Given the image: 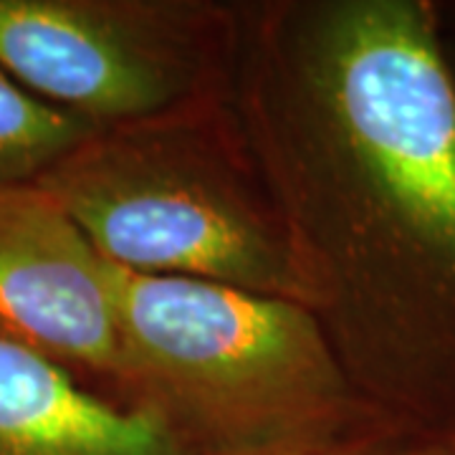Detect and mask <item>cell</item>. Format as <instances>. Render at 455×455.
<instances>
[{
  "mask_svg": "<svg viewBox=\"0 0 455 455\" xmlns=\"http://www.w3.org/2000/svg\"><path fill=\"white\" fill-rule=\"evenodd\" d=\"M233 101L355 387L407 435L455 430V71L438 0H243Z\"/></svg>",
  "mask_w": 455,
  "mask_h": 455,
  "instance_id": "1",
  "label": "cell"
},
{
  "mask_svg": "<svg viewBox=\"0 0 455 455\" xmlns=\"http://www.w3.org/2000/svg\"><path fill=\"white\" fill-rule=\"evenodd\" d=\"M116 301V403L188 455H324L405 433L355 387L304 304L119 268Z\"/></svg>",
  "mask_w": 455,
  "mask_h": 455,
  "instance_id": "2",
  "label": "cell"
},
{
  "mask_svg": "<svg viewBox=\"0 0 455 455\" xmlns=\"http://www.w3.org/2000/svg\"><path fill=\"white\" fill-rule=\"evenodd\" d=\"M38 185L119 271L307 307L289 230L233 97L94 130Z\"/></svg>",
  "mask_w": 455,
  "mask_h": 455,
  "instance_id": "3",
  "label": "cell"
},
{
  "mask_svg": "<svg viewBox=\"0 0 455 455\" xmlns=\"http://www.w3.org/2000/svg\"><path fill=\"white\" fill-rule=\"evenodd\" d=\"M243 0H0V71L92 124L233 97Z\"/></svg>",
  "mask_w": 455,
  "mask_h": 455,
  "instance_id": "4",
  "label": "cell"
},
{
  "mask_svg": "<svg viewBox=\"0 0 455 455\" xmlns=\"http://www.w3.org/2000/svg\"><path fill=\"white\" fill-rule=\"evenodd\" d=\"M0 339L116 403V268L38 182L0 185Z\"/></svg>",
  "mask_w": 455,
  "mask_h": 455,
  "instance_id": "5",
  "label": "cell"
},
{
  "mask_svg": "<svg viewBox=\"0 0 455 455\" xmlns=\"http://www.w3.org/2000/svg\"><path fill=\"white\" fill-rule=\"evenodd\" d=\"M0 455H188L145 412L0 339Z\"/></svg>",
  "mask_w": 455,
  "mask_h": 455,
  "instance_id": "6",
  "label": "cell"
},
{
  "mask_svg": "<svg viewBox=\"0 0 455 455\" xmlns=\"http://www.w3.org/2000/svg\"><path fill=\"white\" fill-rule=\"evenodd\" d=\"M92 132L0 71V185L38 182Z\"/></svg>",
  "mask_w": 455,
  "mask_h": 455,
  "instance_id": "7",
  "label": "cell"
},
{
  "mask_svg": "<svg viewBox=\"0 0 455 455\" xmlns=\"http://www.w3.org/2000/svg\"><path fill=\"white\" fill-rule=\"evenodd\" d=\"M395 455H455V430L407 435Z\"/></svg>",
  "mask_w": 455,
  "mask_h": 455,
  "instance_id": "8",
  "label": "cell"
},
{
  "mask_svg": "<svg viewBox=\"0 0 455 455\" xmlns=\"http://www.w3.org/2000/svg\"><path fill=\"white\" fill-rule=\"evenodd\" d=\"M405 438V433H379V435L357 440V443H349V445L337 448V451H331V453L324 455H395L397 445Z\"/></svg>",
  "mask_w": 455,
  "mask_h": 455,
  "instance_id": "9",
  "label": "cell"
},
{
  "mask_svg": "<svg viewBox=\"0 0 455 455\" xmlns=\"http://www.w3.org/2000/svg\"><path fill=\"white\" fill-rule=\"evenodd\" d=\"M438 13L445 49H448L451 61L455 64V0H438Z\"/></svg>",
  "mask_w": 455,
  "mask_h": 455,
  "instance_id": "10",
  "label": "cell"
},
{
  "mask_svg": "<svg viewBox=\"0 0 455 455\" xmlns=\"http://www.w3.org/2000/svg\"><path fill=\"white\" fill-rule=\"evenodd\" d=\"M451 64H453V61H451ZM453 71H455V64H453Z\"/></svg>",
  "mask_w": 455,
  "mask_h": 455,
  "instance_id": "11",
  "label": "cell"
}]
</instances>
